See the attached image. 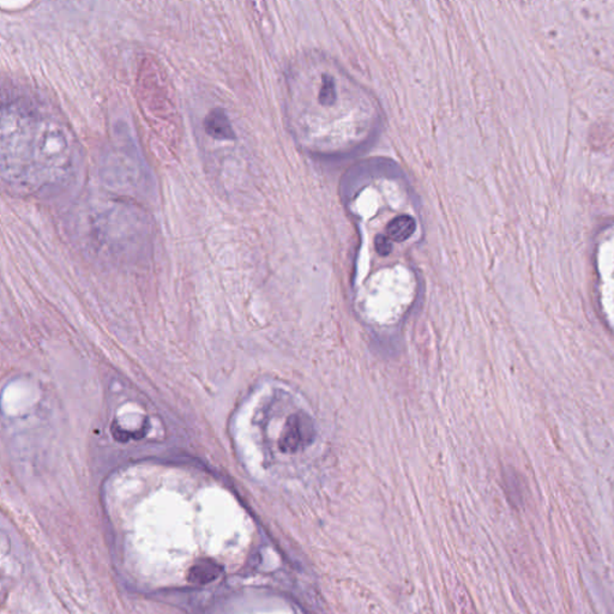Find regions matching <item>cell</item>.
<instances>
[{"label":"cell","mask_w":614,"mask_h":614,"mask_svg":"<svg viewBox=\"0 0 614 614\" xmlns=\"http://www.w3.org/2000/svg\"><path fill=\"white\" fill-rule=\"evenodd\" d=\"M137 99L154 132L168 145H178L180 126L173 93L165 71L154 58L142 59L137 77Z\"/></svg>","instance_id":"cell-1"},{"label":"cell","mask_w":614,"mask_h":614,"mask_svg":"<svg viewBox=\"0 0 614 614\" xmlns=\"http://www.w3.org/2000/svg\"><path fill=\"white\" fill-rule=\"evenodd\" d=\"M313 435V424L310 417L303 413L296 414L286 427L281 447L285 452H296L300 447L311 443Z\"/></svg>","instance_id":"cell-2"},{"label":"cell","mask_w":614,"mask_h":614,"mask_svg":"<svg viewBox=\"0 0 614 614\" xmlns=\"http://www.w3.org/2000/svg\"><path fill=\"white\" fill-rule=\"evenodd\" d=\"M204 130L208 136L217 140H234V130L224 108H212L204 119Z\"/></svg>","instance_id":"cell-3"},{"label":"cell","mask_w":614,"mask_h":614,"mask_svg":"<svg viewBox=\"0 0 614 614\" xmlns=\"http://www.w3.org/2000/svg\"><path fill=\"white\" fill-rule=\"evenodd\" d=\"M221 573L220 565L210 559H203L196 563L189 571V581L191 583L204 584L210 583L217 580Z\"/></svg>","instance_id":"cell-4"},{"label":"cell","mask_w":614,"mask_h":614,"mask_svg":"<svg viewBox=\"0 0 614 614\" xmlns=\"http://www.w3.org/2000/svg\"><path fill=\"white\" fill-rule=\"evenodd\" d=\"M417 229V222L413 217L408 215H401L391 221L387 224V234L389 239L397 243H402L405 240L410 239Z\"/></svg>","instance_id":"cell-5"},{"label":"cell","mask_w":614,"mask_h":614,"mask_svg":"<svg viewBox=\"0 0 614 614\" xmlns=\"http://www.w3.org/2000/svg\"><path fill=\"white\" fill-rule=\"evenodd\" d=\"M375 250L378 251V254H382V256H387V254H390V239H389V238H387V236H384V235H380V236H377V239H375Z\"/></svg>","instance_id":"cell-6"}]
</instances>
